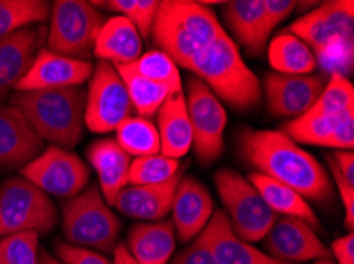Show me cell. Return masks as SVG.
Listing matches in <instances>:
<instances>
[{
	"mask_svg": "<svg viewBox=\"0 0 354 264\" xmlns=\"http://www.w3.org/2000/svg\"><path fill=\"white\" fill-rule=\"evenodd\" d=\"M239 148L256 172L313 201L330 198L332 185L323 165L283 132L246 128L239 136Z\"/></svg>",
	"mask_w": 354,
	"mask_h": 264,
	"instance_id": "6da1fadb",
	"label": "cell"
},
{
	"mask_svg": "<svg viewBox=\"0 0 354 264\" xmlns=\"http://www.w3.org/2000/svg\"><path fill=\"white\" fill-rule=\"evenodd\" d=\"M223 27L212 10L187 0H165L159 3L151 34L160 51L176 65L189 70L198 52L223 34Z\"/></svg>",
	"mask_w": 354,
	"mask_h": 264,
	"instance_id": "7a4b0ae2",
	"label": "cell"
},
{
	"mask_svg": "<svg viewBox=\"0 0 354 264\" xmlns=\"http://www.w3.org/2000/svg\"><path fill=\"white\" fill-rule=\"evenodd\" d=\"M289 32L308 45L324 70L332 74L351 72L354 51V3L326 2L302 16Z\"/></svg>",
	"mask_w": 354,
	"mask_h": 264,
	"instance_id": "3957f363",
	"label": "cell"
},
{
	"mask_svg": "<svg viewBox=\"0 0 354 264\" xmlns=\"http://www.w3.org/2000/svg\"><path fill=\"white\" fill-rule=\"evenodd\" d=\"M86 95L78 88L26 90L12 97V106L23 112L41 139L62 149L73 148L83 134Z\"/></svg>",
	"mask_w": 354,
	"mask_h": 264,
	"instance_id": "277c9868",
	"label": "cell"
},
{
	"mask_svg": "<svg viewBox=\"0 0 354 264\" xmlns=\"http://www.w3.org/2000/svg\"><path fill=\"white\" fill-rule=\"evenodd\" d=\"M189 70L235 110H251L261 101L259 79L246 67L226 32L192 59Z\"/></svg>",
	"mask_w": 354,
	"mask_h": 264,
	"instance_id": "5b68a950",
	"label": "cell"
},
{
	"mask_svg": "<svg viewBox=\"0 0 354 264\" xmlns=\"http://www.w3.org/2000/svg\"><path fill=\"white\" fill-rule=\"evenodd\" d=\"M62 231L68 244L106 255L115 250L121 222L104 201L99 187L91 185L64 206Z\"/></svg>",
	"mask_w": 354,
	"mask_h": 264,
	"instance_id": "8992f818",
	"label": "cell"
},
{
	"mask_svg": "<svg viewBox=\"0 0 354 264\" xmlns=\"http://www.w3.org/2000/svg\"><path fill=\"white\" fill-rule=\"evenodd\" d=\"M214 182L235 236L245 242L264 239L278 215L267 206L256 187L232 170L218 171Z\"/></svg>",
	"mask_w": 354,
	"mask_h": 264,
	"instance_id": "52a82bcc",
	"label": "cell"
},
{
	"mask_svg": "<svg viewBox=\"0 0 354 264\" xmlns=\"http://www.w3.org/2000/svg\"><path fill=\"white\" fill-rule=\"evenodd\" d=\"M48 48L61 56L88 61L105 23L104 14L93 2L57 0L51 7Z\"/></svg>",
	"mask_w": 354,
	"mask_h": 264,
	"instance_id": "ba28073f",
	"label": "cell"
},
{
	"mask_svg": "<svg viewBox=\"0 0 354 264\" xmlns=\"http://www.w3.org/2000/svg\"><path fill=\"white\" fill-rule=\"evenodd\" d=\"M56 220L50 196L23 176L10 177L0 187V238L21 231L48 233Z\"/></svg>",
	"mask_w": 354,
	"mask_h": 264,
	"instance_id": "9c48e42d",
	"label": "cell"
},
{
	"mask_svg": "<svg viewBox=\"0 0 354 264\" xmlns=\"http://www.w3.org/2000/svg\"><path fill=\"white\" fill-rule=\"evenodd\" d=\"M133 110L124 81L115 65L99 61L93 72L84 105V123L94 133L116 130Z\"/></svg>",
	"mask_w": 354,
	"mask_h": 264,
	"instance_id": "30bf717a",
	"label": "cell"
},
{
	"mask_svg": "<svg viewBox=\"0 0 354 264\" xmlns=\"http://www.w3.org/2000/svg\"><path fill=\"white\" fill-rule=\"evenodd\" d=\"M186 108L192 127V145L202 163H212L223 154L227 116L208 85L197 77L187 81Z\"/></svg>",
	"mask_w": 354,
	"mask_h": 264,
	"instance_id": "8fae6325",
	"label": "cell"
},
{
	"mask_svg": "<svg viewBox=\"0 0 354 264\" xmlns=\"http://www.w3.org/2000/svg\"><path fill=\"white\" fill-rule=\"evenodd\" d=\"M21 176L46 195L73 198L88 185L89 170L78 155L57 145H50L39 157L23 166Z\"/></svg>",
	"mask_w": 354,
	"mask_h": 264,
	"instance_id": "7c38bea8",
	"label": "cell"
},
{
	"mask_svg": "<svg viewBox=\"0 0 354 264\" xmlns=\"http://www.w3.org/2000/svg\"><path fill=\"white\" fill-rule=\"evenodd\" d=\"M266 249L275 260L292 264L327 260L330 255L312 225L296 217H281L273 223L266 234Z\"/></svg>",
	"mask_w": 354,
	"mask_h": 264,
	"instance_id": "4fadbf2b",
	"label": "cell"
},
{
	"mask_svg": "<svg viewBox=\"0 0 354 264\" xmlns=\"http://www.w3.org/2000/svg\"><path fill=\"white\" fill-rule=\"evenodd\" d=\"M318 74H266L264 89L267 106L278 117H300L315 105L324 89Z\"/></svg>",
	"mask_w": 354,
	"mask_h": 264,
	"instance_id": "5bb4252c",
	"label": "cell"
},
{
	"mask_svg": "<svg viewBox=\"0 0 354 264\" xmlns=\"http://www.w3.org/2000/svg\"><path fill=\"white\" fill-rule=\"evenodd\" d=\"M93 72L94 67L89 61H78L50 50H41L15 89L16 92H26L78 88L91 78Z\"/></svg>",
	"mask_w": 354,
	"mask_h": 264,
	"instance_id": "9a60e30c",
	"label": "cell"
},
{
	"mask_svg": "<svg viewBox=\"0 0 354 264\" xmlns=\"http://www.w3.org/2000/svg\"><path fill=\"white\" fill-rule=\"evenodd\" d=\"M283 133L294 143L351 150L354 145V111L339 116H300L284 123Z\"/></svg>",
	"mask_w": 354,
	"mask_h": 264,
	"instance_id": "2e32d148",
	"label": "cell"
},
{
	"mask_svg": "<svg viewBox=\"0 0 354 264\" xmlns=\"http://www.w3.org/2000/svg\"><path fill=\"white\" fill-rule=\"evenodd\" d=\"M43 139L32 128L23 112L0 103V166L19 168L39 157Z\"/></svg>",
	"mask_w": 354,
	"mask_h": 264,
	"instance_id": "e0dca14e",
	"label": "cell"
},
{
	"mask_svg": "<svg viewBox=\"0 0 354 264\" xmlns=\"http://www.w3.org/2000/svg\"><path fill=\"white\" fill-rule=\"evenodd\" d=\"M198 238L208 247L216 264H292L275 260L257 250L250 242L237 238L224 211H216L212 215Z\"/></svg>",
	"mask_w": 354,
	"mask_h": 264,
	"instance_id": "ac0fdd59",
	"label": "cell"
},
{
	"mask_svg": "<svg viewBox=\"0 0 354 264\" xmlns=\"http://www.w3.org/2000/svg\"><path fill=\"white\" fill-rule=\"evenodd\" d=\"M171 214L175 233L183 242H189L210 222L213 199L207 188L194 177H181L171 203Z\"/></svg>",
	"mask_w": 354,
	"mask_h": 264,
	"instance_id": "d6986e66",
	"label": "cell"
},
{
	"mask_svg": "<svg viewBox=\"0 0 354 264\" xmlns=\"http://www.w3.org/2000/svg\"><path fill=\"white\" fill-rule=\"evenodd\" d=\"M183 171L162 184L132 185L118 193L113 206L127 217L138 220H162L171 211L175 190Z\"/></svg>",
	"mask_w": 354,
	"mask_h": 264,
	"instance_id": "ffe728a7",
	"label": "cell"
},
{
	"mask_svg": "<svg viewBox=\"0 0 354 264\" xmlns=\"http://www.w3.org/2000/svg\"><path fill=\"white\" fill-rule=\"evenodd\" d=\"M41 30V27L29 26L0 37V97L16 88L28 73L40 45Z\"/></svg>",
	"mask_w": 354,
	"mask_h": 264,
	"instance_id": "44dd1931",
	"label": "cell"
},
{
	"mask_svg": "<svg viewBox=\"0 0 354 264\" xmlns=\"http://www.w3.org/2000/svg\"><path fill=\"white\" fill-rule=\"evenodd\" d=\"M143 43L131 21L124 16L105 19L94 45V56L111 65H131L142 56Z\"/></svg>",
	"mask_w": 354,
	"mask_h": 264,
	"instance_id": "7402d4cb",
	"label": "cell"
},
{
	"mask_svg": "<svg viewBox=\"0 0 354 264\" xmlns=\"http://www.w3.org/2000/svg\"><path fill=\"white\" fill-rule=\"evenodd\" d=\"M158 132L160 152L165 157L178 160L189 152L192 145V127L183 90L171 94L159 108Z\"/></svg>",
	"mask_w": 354,
	"mask_h": 264,
	"instance_id": "603a6c76",
	"label": "cell"
},
{
	"mask_svg": "<svg viewBox=\"0 0 354 264\" xmlns=\"http://www.w3.org/2000/svg\"><path fill=\"white\" fill-rule=\"evenodd\" d=\"M88 159L99 176L102 195L106 204L113 206L118 193L129 184L131 155L121 149L116 139H100L88 149Z\"/></svg>",
	"mask_w": 354,
	"mask_h": 264,
	"instance_id": "cb8c5ba5",
	"label": "cell"
},
{
	"mask_svg": "<svg viewBox=\"0 0 354 264\" xmlns=\"http://www.w3.org/2000/svg\"><path fill=\"white\" fill-rule=\"evenodd\" d=\"M224 18L241 45L251 54L264 51L270 32L264 18V0H234L224 3Z\"/></svg>",
	"mask_w": 354,
	"mask_h": 264,
	"instance_id": "d4e9b609",
	"label": "cell"
},
{
	"mask_svg": "<svg viewBox=\"0 0 354 264\" xmlns=\"http://www.w3.org/2000/svg\"><path fill=\"white\" fill-rule=\"evenodd\" d=\"M127 250L138 264H167L175 250L171 222L137 223L127 234Z\"/></svg>",
	"mask_w": 354,
	"mask_h": 264,
	"instance_id": "484cf974",
	"label": "cell"
},
{
	"mask_svg": "<svg viewBox=\"0 0 354 264\" xmlns=\"http://www.w3.org/2000/svg\"><path fill=\"white\" fill-rule=\"evenodd\" d=\"M248 181L256 187L267 206L277 215L283 214L284 217L302 219L313 226L318 225V219H316L312 207L308 206L307 199L300 196L291 187L280 184V182L261 174V172H251Z\"/></svg>",
	"mask_w": 354,
	"mask_h": 264,
	"instance_id": "4316f807",
	"label": "cell"
},
{
	"mask_svg": "<svg viewBox=\"0 0 354 264\" xmlns=\"http://www.w3.org/2000/svg\"><path fill=\"white\" fill-rule=\"evenodd\" d=\"M269 62L275 73L280 74H310L316 68L313 51L291 32H284L272 40Z\"/></svg>",
	"mask_w": 354,
	"mask_h": 264,
	"instance_id": "83f0119b",
	"label": "cell"
},
{
	"mask_svg": "<svg viewBox=\"0 0 354 264\" xmlns=\"http://www.w3.org/2000/svg\"><path fill=\"white\" fill-rule=\"evenodd\" d=\"M115 68L118 70L122 81H124L133 110L143 119H148V117L158 114L159 108L174 94L167 85L154 83V81L142 77L131 65H115Z\"/></svg>",
	"mask_w": 354,
	"mask_h": 264,
	"instance_id": "f1b7e54d",
	"label": "cell"
},
{
	"mask_svg": "<svg viewBox=\"0 0 354 264\" xmlns=\"http://www.w3.org/2000/svg\"><path fill=\"white\" fill-rule=\"evenodd\" d=\"M116 143L127 155L147 157L160 150L158 127L143 117H129L116 128Z\"/></svg>",
	"mask_w": 354,
	"mask_h": 264,
	"instance_id": "f546056e",
	"label": "cell"
},
{
	"mask_svg": "<svg viewBox=\"0 0 354 264\" xmlns=\"http://www.w3.org/2000/svg\"><path fill=\"white\" fill-rule=\"evenodd\" d=\"M50 12V3L40 0H0V37L43 23Z\"/></svg>",
	"mask_w": 354,
	"mask_h": 264,
	"instance_id": "4dcf8cb0",
	"label": "cell"
},
{
	"mask_svg": "<svg viewBox=\"0 0 354 264\" xmlns=\"http://www.w3.org/2000/svg\"><path fill=\"white\" fill-rule=\"evenodd\" d=\"M354 111V88L345 77L332 74L315 105L305 112L307 116H339Z\"/></svg>",
	"mask_w": 354,
	"mask_h": 264,
	"instance_id": "1f68e13d",
	"label": "cell"
},
{
	"mask_svg": "<svg viewBox=\"0 0 354 264\" xmlns=\"http://www.w3.org/2000/svg\"><path fill=\"white\" fill-rule=\"evenodd\" d=\"M180 161L162 154L137 157L129 170V182L132 185H153L170 181L180 172Z\"/></svg>",
	"mask_w": 354,
	"mask_h": 264,
	"instance_id": "d6a6232c",
	"label": "cell"
},
{
	"mask_svg": "<svg viewBox=\"0 0 354 264\" xmlns=\"http://www.w3.org/2000/svg\"><path fill=\"white\" fill-rule=\"evenodd\" d=\"M131 67L137 73H140L142 77L151 79L154 83L167 85L174 94L181 92V78L178 65L171 61L167 54L160 50L142 54L138 61L131 63Z\"/></svg>",
	"mask_w": 354,
	"mask_h": 264,
	"instance_id": "836d02e7",
	"label": "cell"
},
{
	"mask_svg": "<svg viewBox=\"0 0 354 264\" xmlns=\"http://www.w3.org/2000/svg\"><path fill=\"white\" fill-rule=\"evenodd\" d=\"M39 233L21 231L0 238V264H39Z\"/></svg>",
	"mask_w": 354,
	"mask_h": 264,
	"instance_id": "e575fe53",
	"label": "cell"
},
{
	"mask_svg": "<svg viewBox=\"0 0 354 264\" xmlns=\"http://www.w3.org/2000/svg\"><path fill=\"white\" fill-rule=\"evenodd\" d=\"M159 3L160 2L158 0H111V2L105 3L93 2V5H105L106 8L120 13V16H124L136 26L138 34H142L145 39L151 34Z\"/></svg>",
	"mask_w": 354,
	"mask_h": 264,
	"instance_id": "d590c367",
	"label": "cell"
},
{
	"mask_svg": "<svg viewBox=\"0 0 354 264\" xmlns=\"http://www.w3.org/2000/svg\"><path fill=\"white\" fill-rule=\"evenodd\" d=\"M56 253L59 261L64 264H111L109 258L99 252L66 244V242H57Z\"/></svg>",
	"mask_w": 354,
	"mask_h": 264,
	"instance_id": "8d00e7d4",
	"label": "cell"
},
{
	"mask_svg": "<svg viewBox=\"0 0 354 264\" xmlns=\"http://www.w3.org/2000/svg\"><path fill=\"white\" fill-rule=\"evenodd\" d=\"M327 166H329V170L332 172V177H334L337 188H339V193H340V198H342V203H343V207H345V223L348 226V230H353V225H354V185H351L350 182H348L345 177L342 176V172L337 168L335 163H334V159H332V155H327Z\"/></svg>",
	"mask_w": 354,
	"mask_h": 264,
	"instance_id": "74e56055",
	"label": "cell"
},
{
	"mask_svg": "<svg viewBox=\"0 0 354 264\" xmlns=\"http://www.w3.org/2000/svg\"><path fill=\"white\" fill-rule=\"evenodd\" d=\"M297 2L292 0H264V18L267 30L270 32L294 12Z\"/></svg>",
	"mask_w": 354,
	"mask_h": 264,
	"instance_id": "f35d334b",
	"label": "cell"
},
{
	"mask_svg": "<svg viewBox=\"0 0 354 264\" xmlns=\"http://www.w3.org/2000/svg\"><path fill=\"white\" fill-rule=\"evenodd\" d=\"M171 264H216V261L213 260L208 247L203 244L202 239L197 236L194 244L181 252L180 255L171 261Z\"/></svg>",
	"mask_w": 354,
	"mask_h": 264,
	"instance_id": "ab89813d",
	"label": "cell"
},
{
	"mask_svg": "<svg viewBox=\"0 0 354 264\" xmlns=\"http://www.w3.org/2000/svg\"><path fill=\"white\" fill-rule=\"evenodd\" d=\"M332 253H334L337 264H354V236H353V233L334 241V244H332Z\"/></svg>",
	"mask_w": 354,
	"mask_h": 264,
	"instance_id": "60d3db41",
	"label": "cell"
},
{
	"mask_svg": "<svg viewBox=\"0 0 354 264\" xmlns=\"http://www.w3.org/2000/svg\"><path fill=\"white\" fill-rule=\"evenodd\" d=\"M332 159H334V163L342 172V176L354 185V157L351 150H337Z\"/></svg>",
	"mask_w": 354,
	"mask_h": 264,
	"instance_id": "b9f144b4",
	"label": "cell"
},
{
	"mask_svg": "<svg viewBox=\"0 0 354 264\" xmlns=\"http://www.w3.org/2000/svg\"><path fill=\"white\" fill-rule=\"evenodd\" d=\"M113 255H115L113 264H138L136 260H133L131 253H129L126 244H116Z\"/></svg>",
	"mask_w": 354,
	"mask_h": 264,
	"instance_id": "7bdbcfd3",
	"label": "cell"
},
{
	"mask_svg": "<svg viewBox=\"0 0 354 264\" xmlns=\"http://www.w3.org/2000/svg\"><path fill=\"white\" fill-rule=\"evenodd\" d=\"M39 264H64L57 260V258H53L46 250H40L39 253Z\"/></svg>",
	"mask_w": 354,
	"mask_h": 264,
	"instance_id": "ee69618b",
	"label": "cell"
},
{
	"mask_svg": "<svg viewBox=\"0 0 354 264\" xmlns=\"http://www.w3.org/2000/svg\"><path fill=\"white\" fill-rule=\"evenodd\" d=\"M315 264H334V263L329 261V260H319V261H316Z\"/></svg>",
	"mask_w": 354,
	"mask_h": 264,
	"instance_id": "f6af8a7d",
	"label": "cell"
}]
</instances>
